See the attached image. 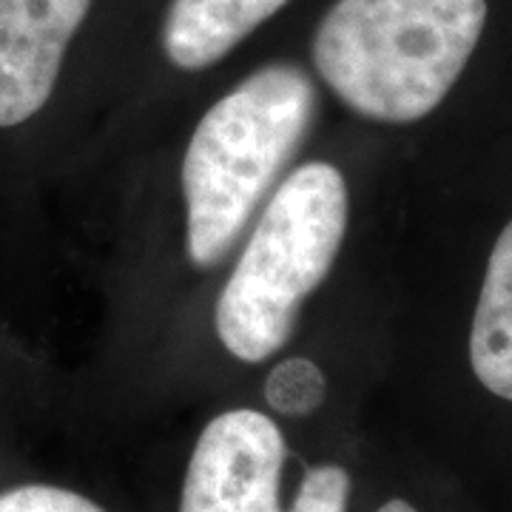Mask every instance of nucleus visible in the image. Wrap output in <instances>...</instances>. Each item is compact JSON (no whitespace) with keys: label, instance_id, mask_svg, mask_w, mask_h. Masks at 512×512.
I'll list each match as a JSON object with an SVG mask.
<instances>
[{"label":"nucleus","instance_id":"7","mask_svg":"<svg viewBox=\"0 0 512 512\" xmlns=\"http://www.w3.org/2000/svg\"><path fill=\"white\" fill-rule=\"evenodd\" d=\"M470 365L490 393L512 402V222L487 262L470 330Z\"/></svg>","mask_w":512,"mask_h":512},{"label":"nucleus","instance_id":"10","mask_svg":"<svg viewBox=\"0 0 512 512\" xmlns=\"http://www.w3.org/2000/svg\"><path fill=\"white\" fill-rule=\"evenodd\" d=\"M376 512H419L416 507H410L407 501H402V498H393V501H387V504H382Z\"/></svg>","mask_w":512,"mask_h":512},{"label":"nucleus","instance_id":"3","mask_svg":"<svg viewBox=\"0 0 512 512\" xmlns=\"http://www.w3.org/2000/svg\"><path fill=\"white\" fill-rule=\"evenodd\" d=\"M348 231V183L330 163H305L274 191L217 302L220 342L239 362L285 348L302 302L336 262Z\"/></svg>","mask_w":512,"mask_h":512},{"label":"nucleus","instance_id":"5","mask_svg":"<svg viewBox=\"0 0 512 512\" xmlns=\"http://www.w3.org/2000/svg\"><path fill=\"white\" fill-rule=\"evenodd\" d=\"M92 0H0V128L49 103L63 57Z\"/></svg>","mask_w":512,"mask_h":512},{"label":"nucleus","instance_id":"9","mask_svg":"<svg viewBox=\"0 0 512 512\" xmlns=\"http://www.w3.org/2000/svg\"><path fill=\"white\" fill-rule=\"evenodd\" d=\"M0 512H106L92 498L52 487V484H23L0 495Z\"/></svg>","mask_w":512,"mask_h":512},{"label":"nucleus","instance_id":"6","mask_svg":"<svg viewBox=\"0 0 512 512\" xmlns=\"http://www.w3.org/2000/svg\"><path fill=\"white\" fill-rule=\"evenodd\" d=\"M288 0H171L163 23L165 57L183 72H202L234 52Z\"/></svg>","mask_w":512,"mask_h":512},{"label":"nucleus","instance_id":"8","mask_svg":"<svg viewBox=\"0 0 512 512\" xmlns=\"http://www.w3.org/2000/svg\"><path fill=\"white\" fill-rule=\"evenodd\" d=\"M325 373L311 359H285L265 382V399L282 416H311L325 402Z\"/></svg>","mask_w":512,"mask_h":512},{"label":"nucleus","instance_id":"4","mask_svg":"<svg viewBox=\"0 0 512 512\" xmlns=\"http://www.w3.org/2000/svg\"><path fill=\"white\" fill-rule=\"evenodd\" d=\"M348 501L342 467H308L268 416L228 410L197 439L180 512H348Z\"/></svg>","mask_w":512,"mask_h":512},{"label":"nucleus","instance_id":"1","mask_svg":"<svg viewBox=\"0 0 512 512\" xmlns=\"http://www.w3.org/2000/svg\"><path fill=\"white\" fill-rule=\"evenodd\" d=\"M484 23V0H336L313 35V66L356 114L416 123L456 86Z\"/></svg>","mask_w":512,"mask_h":512},{"label":"nucleus","instance_id":"2","mask_svg":"<svg viewBox=\"0 0 512 512\" xmlns=\"http://www.w3.org/2000/svg\"><path fill=\"white\" fill-rule=\"evenodd\" d=\"M316 114L311 74L268 63L205 111L183 163L185 251L214 268L242 237Z\"/></svg>","mask_w":512,"mask_h":512}]
</instances>
